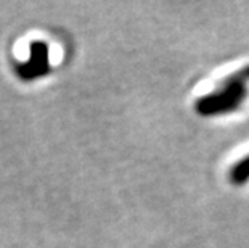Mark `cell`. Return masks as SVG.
<instances>
[{"label":"cell","mask_w":249,"mask_h":248,"mask_svg":"<svg viewBox=\"0 0 249 248\" xmlns=\"http://www.w3.org/2000/svg\"><path fill=\"white\" fill-rule=\"evenodd\" d=\"M246 81H249V65L227 76L217 91L196 100V112L204 116L235 112L248 95Z\"/></svg>","instance_id":"obj_1"},{"label":"cell","mask_w":249,"mask_h":248,"mask_svg":"<svg viewBox=\"0 0 249 248\" xmlns=\"http://www.w3.org/2000/svg\"><path fill=\"white\" fill-rule=\"evenodd\" d=\"M229 177H230L231 184H235V186H243V184L248 182V179H249V153L231 166V170L229 171Z\"/></svg>","instance_id":"obj_2"}]
</instances>
